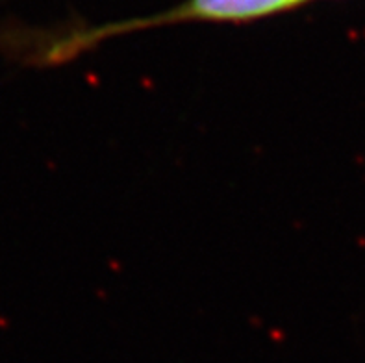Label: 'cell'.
Here are the masks:
<instances>
[{"label":"cell","instance_id":"obj_1","mask_svg":"<svg viewBox=\"0 0 365 363\" xmlns=\"http://www.w3.org/2000/svg\"><path fill=\"white\" fill-rule=\"evenodd\" d=\"M306 2L308 0H180L178 4L141 17L102 24L71 23L45 30L24 28L21 32L11 30L6 39L8 48L23 61L48 67L76 60L113 37L178 24H249L293 11Z\"/></svg>","mask_w":365,"mask_h":363}]
</instances>
